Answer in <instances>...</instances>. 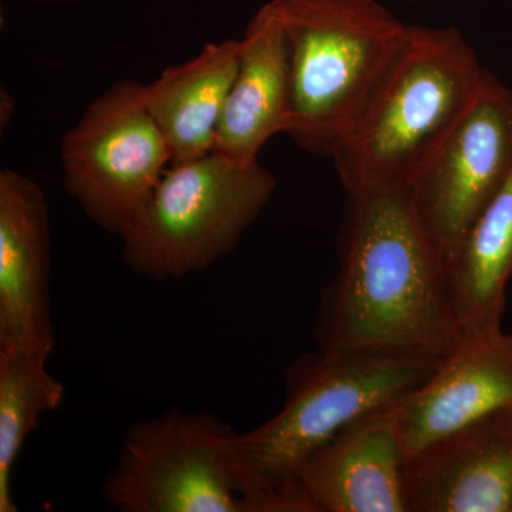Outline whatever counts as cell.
I'll use <instances>...</instances> for the list:
<instances>
[{
	"label": "cell",
	"mask_w": 512,
	"mask_h": 512,
	"mask_svg": "<svg viewBox=\"0 0 512 512\" xmlns=\"http://www.w3.org/2000/svg\"><path fill=\"white\" fill-rule=\"evenodd\" d=\"M234 434L212 414L178 409L133 424L101 494L120 512H251Z\"/></svg>",
	"instance_id": "6"
},
{
	"label": "cell",
	"mask_w": 512,
	"mask_h": 512,
	"mask_svg": "<svg viewBox=\"0 0 512 512\" xmlns=\"http://www.w3.org/2000/svg\"><path fill=\"white\" fill-rule=\"evenodd\" d=\"M52 353L0 349V512H18L12 471L23 444L45 413L64 397V386L47 370Z\"/></svg>",
	"instance_id": "16"
},
{
	"label": "cell",
	"mask_w": 512,
	"mask_h": 512,
	"mask_svg": "<svg viewBox=\"0 0 512 512\" xmlns=\"http://www.w3.org/2000/svg\"><path fill=\"white\" fill-rule=\"evenodd\" d=\"M409 2H421V0H409Z\"/></svg>",
	"instance_id": "18"
},
{
	"label": "cell",
	"mask_w": 512,
	"mask_h": 512,
	"mask_svg": "<svg viewBox=\"0 0 512 512\" xmlns=\"http://www.w3.org/2000/svg\"><path fill=\"white\" fill-rule=\"evenodd\" d=\"M241 57V40L208 43L187 62L146 84V106L170 147L173 164L214 150L215 133Z\"/></svg>",
	"instance_id": "14"
},
{
	"label": "cell",
	"mask_w": 512,
	"mask_h": 512,
	"mask_svg": "<svg viewBox=\"0 0 512 512\" xmlns=\"http://www.w3.org/2000/svg\"><path fill=\"white\" fill-rule=\"evenodd\" d=\"M406 463L390 404L363 414L302 464L301 512H409Z\"/></svg>",
	"instance_id": "9"
},
{
	"label": "cell",
	"mask_w": 512,
	"mask_h": 512,
	"mask_svg": "<svg viewBox=\"0 0 512 512\" xmlns=\"http://www.w3.org/2000/svg\"><path fill=\"white\" fill-rule=\"evenodd\" d=\"M512 406V332L463 335L429 379L390 404L407 458L471 421Z\"/></svg>",
	"instance_id": "11"
},
{
	"label": "cell",
	"mask_w": 512,
	"mask_h": 512,
	"mask_svg": "<svg viewBox=\"0 0 512 512\" xmlns=\"http://www.w3.org/2000/svg\"><path fill=\"white\" fill-rule=\"evenodd\" d=\"M292 126L291 66L284 30L265 3L241 39V57L224 110L214 150L238 164L258 161L275 134Z\"/></svg>",
	"instance_id": "13"
},
{
	"label": "cell",
	"mask_w": 512,
	"mask_h": 512,
	"mask_svg": "<svg viewBox=\"0 0 512 512\" xmlns=\"http://www.w3.org/2000/svg\"><path fill=\"white\" fill-rule=\"evenodd\" d=\"M52 232L42 187L0 171V349H55L50 305Z\"/></svg>",
	"instance_id": "10"
},
{
	"label": "cell",
	"mask_w": 512,
	"mask_h": 512,
	"mask_svg": "<svg viewBox=\"0 0 512 512\" xmlns=\"http://www.w3.org/2000/svg\"><path fill=\"white\" fill-rule=\"evenodd\" d=\"M315 338L323 352L436 360L463 338L446 252L406 183L348 194L339 271L323 291Z\"/></svg>",
	"instance_id": "1"
},
{
	"label": "cell",
	"mask_w": 512,
	"mask_h": 512,
	"mask_svg": "<svg viewBox=\"0 0 512 512\" xmlns=\"http://www.w3.org/2000/svg\"><path fill=\"white\" fill-rule=\"evenodd\" d=\"M463 335L500 332L512 279V170L448 258Z\"/></svg>",
	"instance_id": "15"
},
{
	"label": "cell",
	"mask_w": 512,
	"mask_h": 512,
	"mask_svg": "<svg viewBox=\"0 0 512 512\" xmlns=\"http://www.w3.org/2000/svg\"><path fill=\"white\" fill-rule=\"evenodd\" d=\"M275 188L259 161L238 164L211 151L171 164L119 235L124 262L153 281L205 271L237 248Z\"/></svg>",
	"instance_id": "5"
},
{
	"label": "cell",
	"mask_w": 512,
	"mask_h": 512,
	"mask_svg": "<svg viewBox=\"0 0 512 512\" xmlns=\"http://www.w3.org/2000/svg\"><path fill=\"white\" fill-rule=\"evenodd\" d=\"M512 170V92L493 74L407 185L417 212L453 255Z\"/></svg>",
	"instance_id": "8"
},
{
	"label": "cell",
	"mask_w": 512,
	"mask_h": 512,
	"mask_svg": "<svg viewBox=\"0 0 512 512\" xmlns=\"http://www.w3.org/2000/svg\"><path fill=\"white\" fill-rule=\"evenodd\" d=\"M409 512H512V406L407 458Z\"/></svg>",
	"instance_id": "12"
},
{
	"label": "cell",
	"mask_w": 512,
	"mask_h": 512,
	"mask_svg": "<svg viewBox=\"0 0 512 512\" xmlns=\"http://www.w3.org/2000/svg\"><path fill=\"white\" fill-rule=\"evenodd\" d=\"M63 183L84 214L120 235L167 168L170 147L146 106V84L114 83L87 106L60 146Z\"/></svg>",
	"instance_id": "7"
},
{
	"label": "cell",
	"mask_w": 512,
	"mask_h": 512,
	"mask_svg": "<svg viewBox=\"0 0 512 512\" xmlns=\"http://www.w3.org/2000/svg\"><path fill=\"white\" fill-rule=\"evenodd\" d=\"M488 73L457 28L407 25L402 43L330 156L346 192L407 183Z\"/></svg>",
	"instance_id": "3"
},
{
	"label": "cell",
	"mask_w": 512,
	"mask_h": 512,
	"mask_svg": "<svg viewBox=\"0 0 512 512\" xmlns=\"http://www.w3.org/2000/svg\"><path fill=\"white\" fill-rule=\"evenodd\" d=\"M2 103H0V117H2V128L8 126L10 119H12V111L13 110V101L10 99L9 93H5V90H2Z\"/></svg>",
	"instance_id": "17"
},
{
	"label": "cell",
	"mask_w": 512,
	"mask_h": 512,
	"mask_svg": "<svg viewBox=\"0 0 512 512\" xmlns=\"http://www.w3.org/2000/svg\"><path fill=\"white\" fill-rule=\"evenodd\" d=\"M440 362L404 353L319 349L298 357L286 372L281 412L232 436V461L251 512H301L296 481L306 458L353 420L429 379Z\"/></svg>",
	"instance_id": "2"
},
{
	"label": "cell",
	"mask_w": 512,
	"mask_h": 512,
	"mask_svg": "<svg viewBox=\"0 0 512 512\" xmlns=\"http://www.w3.org/2000/svg\"><path fill=\"white\" fill-rule=\"evenodd\" d=\"M291 66L288 136L332 156L402 43L407 25L377 0H271Z\"/></svg>",
	"instance_id": "4"
}]
</instances>
